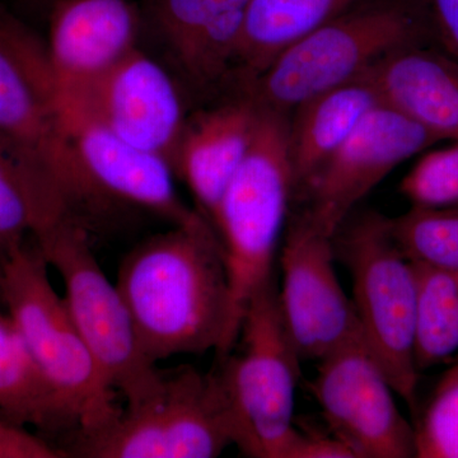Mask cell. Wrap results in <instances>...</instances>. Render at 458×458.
Listing matches in <instances>:
<instances>
[{
	"instance_id": "6da1fadb",
	"label": "cell",
	"mask_w": 458,
	"mask_h": 458,
	"mask_svg": "<svg viewBox=\"0 0 458 458\" xmlns=\"http://www.w3.org/2000/svg\"><path fill=\"white\" fill-rule=\"evenodd\" d=\"M117 291L153 363L222 352L229 327L225 252L212 223L172 225L123 256Z\"/></svg>"
},
{
	"instance_id": "7a4b0ae2",
	"label": "cell",
	"mask_w": 458,
	"mask_h": 458,
	"mask_svg": "<svg viewBox=\"0 0 458 458\" xmlns=\"http://www.w3.org/2000/svg\"><path fill=\"white\" fill-rule=\"evenodd\" d=\"M294 190L286 114L259 107L251 144L213 221L227 265L231 307L227 337L216 358L236 348L250 301L274 280V260Z\"/></svg>"
},
{
	"instance_id": "3957f363",
	"label": "cell",
	"mask_w": 458,
	"mask_h": 458,
	"mask_svg": "<svg viewBox=\"0 0 458 458\" xmlns=\"http://www.w3.org/2000/svg\"><path fill=\"white\" fill-rule=\"evenodd\" d=\"M49 267L35 238H27L0 260V302L73 419L72 441L106 429L123 408L54 288Z\"/></svg>"
},
{
	"instance_id": "277c9868",
	"label": "cell",
	"mask_w": 458,
	"mask_h": 458,
	"mask_svg": "<svg viewBox=\"0 0 458 458\" xmlns=\"http://www.w3.org/2000/svg\"><path fill=\"white\" fill-rule=\"evenodd\" d=\"M240 337V352L216 358L214 369L227 401L233 445L246 457L291 458L300 434L294 409L302 360L286 334L276 280L250 301Z\"/></svg>"
},
{
	"instance_id": "5b68a950",
	"label": "cell",
	"mask_w": 458,
	"mask_h": 458,
	"mask_svg": "<svg viewBox=\"0 0 458 458\" xmlns=\"http://www.w3.org/2000/svg\"><path fill=\"white\" fill-rule=\"evenodd\" d=\"M335 258L351 274L355 315L364 343L388 382L418 408V276L394 240L391 219L361 214L334 236Z\"/></svg>"
},
{
	"instance_id": "8992f818",
	"label": "cell",
	"mask_w": 458,
	"mask_h": 458,
	"mask_svg": "<svg viewBox=\"0 0 458 458\" xmlns=\"http://www.w3.org/2000/svg\"><path fill=\"white\" fill-rule=\"evenodd\" d=\"M32 237L62 278L75 327L125 409L155 399L164 387V370L144 354L122 294L90 247L89 229L65 216Z\"/></svg>"
},
{
	"instance_id": "52a82bcc",
	"label": "cell",
	"mask_w": 458,
	"mask_h": 458,
	"mask_svg": "<svg viewBox=\"0 0 458 458\" xmlns=\"http://www.w3.org/2000/svg\"><path fill=\"white\" fill-rule=\"evenodd\" d=\"M423 22L390 5L343 13L289 45L255 80L247 98L288 114L319 93L366 73L385 56L420 42Z\"/></svg>"
},
{
	"instance_id": "ba28073f",
	"label": "cell",
	"mask_w": 458,
	"mask_h": 458,
	"mask_svg": "<svg viewBox=\"0 0 458 458\" xmlns=\"http://www.w3.org/2000/svg\"><path fill=\"white\" fill-rule=\"evenodd\" d=\"M233 445L227 401L216 370H164V387L137 409L123 408L101 432L63 445L69 457L216 458Z\"/></svg>"
},
{
	"instance_id": "9c48e42d",
	"label": "cell",
	"mask_w": 458,
	"mask_h": 458,
	"mask_svg": "<svg viewBox=\"0 0 458 458\" xmlns=\"http://www.w3.org/2000/svg\"><path fill=\"white\" fill-rule=\"evenodd\" d=\"M0 138L50 174L74 216L92 213V195L57 107L47 44L2 7Z\"/></svg>"
},
{
	"instance_id": "30bf717a",
	"label": "cell",
	"mask_w": 458,
	"mask_h": 458,
	"mask_svg": "<svg viewBox=\"0 0 458 458\" xmlns=\"http://www.w3.org/2000/svg\"><path fill=\"white\" fill-rule=\"evenodd\" d=\"M334 237L304 214L291 223L280 255V313L302 361H318L363 340L352 300L334 267ZM364 342V340H363Z\"/></svg>"
},
{
	"instance_id": "8fae6325",
	"label": "cell",
	"mask_w": 458,
	"mask_h": 458,
	"mask_svg": "<svg viewBox=\"0 0 458 458\" xmlns=\"http://www.w3.org/2000/svg\"><path fill=\"white\" fill-rule=\"evenodd\" d=\"M311 391L328 430L355 458L417 456L414 427L363 340L318 360Z\"/></svg>"
},
{
	"instance_id": "7c38bea8",
	"label": "cell",
	"mask_w": 458,
	"mask_h": 458,
	"mask_svg": "<svg viewBox=\"0 0 458 458\" xmlns=\"http://www.w3.org/2000/svg\"><path fill=\"white\" fill-rule=\"evenodd\" d=\"M59 113L95 120L123 140L164 157L176 174L186 120L174 81L135 47L98 80L57 101Z\"/></svg>"
},
{
	"instance_id": "4fadbf2b",
	"label": "cell",
	"mask_w": 458,
	"mask_h": 458,
	"mask_svg": "<svg viewBox=\"0 0 458 458\" xmlns=\"http://www.w3.org/2000/svg\"><path fill=\"white\" fill-rule=\"evenodd\" d=\"M438 141L423 126L381 102L303 189L309 198L304 216L335 236L355 205L387 174Z\"/></svg>"
},
{
	"instance_id": "5bb4252c",
	"label": "cell",
	"mask_w": 458,
	"mask_h": 458,
	"mask_svg": "<svg viewBox=\"0 0 458 458\" xmlns=\"http://www.w3.org/2000/svg\"><path fill=\"white\" fill-rule=\"evenodd\" d=\"M60 116L96 213L120 204L153 214L171 225L208 221L183 203L174 188L176 174L164 157L132 146L84 114L65 111Z\"/></svg>"
},
{
	"instance_id": "9a60e30c",
	"label": "cell",
	"mask_w": 458,
	"mask_h": 458,
	"mask_svg": "<svg viewBox=\"0 0 458 458\" xmlns=\"http://www.w3.org/2000/svg\"><path fill=\"white\" fill-rule=\"evenodd\" d=\"M50 11L47 49L57 101L137 47L140 20L131 0H55Z\"/></svg>"
},
{
	"instance_id": "2e32d148",
	"label": "cell",
	"mask_w": 458,
	"mask_h": 458,
	"mask_svg": "<svg viewBox=\"0 0 458 458\" xmlns=\"http://www.w3.org/2000/svg\"><path fill=\"white\" fill-rule=\"evenodd\" d=\"M384 104L439 141L458 140V62L442 50L408 45L369 69Z\"/></svg>"
},
{
	"instance_id": "e0dca14e",
	"label": "cell",
	"mask_w": 458,
	"mask_h": 458,
	"mask_svg": "<svg viewBox=\"0 0 458 458\" xmlns=\"http://www.w3.org/2000/svg\"><path fill=\"white\" fill-rule=\"evenodd\" d=\"M258 114L259 107L245 98L186 123L176 174L188 183L200 213L212 225L223 194L251 144Z\"/></svg>"
},
{
	"instance_id": "ac0fdd59",
	"label": "cell",
	"mask_w": 458,
	"mask_h": 458,
	"mask_svg": "<svg viewBox=\"0 0 458 458\" xmlns=\"http://www.w3.org/2000/svg\"><path fill=\"white\" fill-rule=\"evenodd\" d=\"M250 0H156L157 25L190 80L207 86L234 66Z\"/></svg>"
},
{
	"instance_id": "d6986e66",
	"label": "cell",
	"mask_w": 458,
	"mask_h": 458,
	"mask_svg": "<svg viewBox=\"0 0 458 458\" xmlns=\"http://www.w3.org/2000/svg\"><path fill=\"white\" fill-rule=\"evenodd\" d=\"M369 69L351 82L319 93L293 110L289 150L295 190H302L336 152L360 120L381 104Z\"/></svg>"
},
{
	"instance_id": "ffe728a7",
	"label": "cell",
	"mask_w": 458,
	"mask_h": 458,
	"mask_svg": "<svg viewBox=\"0 0 458 458\" xmlns=\"http://www.w3.org/2000/svg\"><path fill=\"white\" fill-rule=\"evenodd\" d=\"M0 418L31 426L44 436L62 438L77 433L73 419L33 360L25 340L7 313L0 312Z\"/></svg>"
},
{
	"instance_id": "44dd1931",
	"label": "cell",
	"mask_w": 458,
	"mask_h": 458,
	"mask_svg": "<svg viewBox=\"0 0 458 458\" xmlns=\"http://www.w3.org/2000/svg\"><path fill=\"white\" fill-rule=\"evenodd\" d=\"M65 216L73 214L55 181L0 138V260Z\"/></svg>"
},
{
	"instance_id": "7402d4cb",
	"label": "cell",
	"mask_w": 458,
	"mask_h": 458,
	"mask_svg": "<svg viewBox=\"0 0 458 458\" xmlns=\"http://www.w3.org/2000/svg\"><path fill=\"white\" fill-rule=\"evenodd\" d=\"M357 0H250L234 66L251 82L280 51Z\"/></svg>"
},
{
	"instance_id": "603a6c76",
	"label": "cell",
	"mask_w": 458,
	"mask_h": 458,
	"mask_svg": "<svg viewBox=\"0 0 458 458\" xmlns=\"http://www.w3.org/2000/svg\"><path fill=\"white\" fill-rule=\"evenodd\" d=\"M415 265L419 372L438 366L458 352V270Z\"/></svg>"
},
{
	"instance_id": "cb8c5ba5",
	"label": "cell",
	"mask_w": 458,
	"mask_h": 458,
	"mask_svg": "<svg viewBox=\"0 0 458 458\" xmlns=\"http://www.w3.org/2000/svg\"><path fill=\"white\" fill-rule=\"evenodd\" d=\"M397 245L412 264L458 270L457 207H412L391 219Z\"/></svg>"
},
{
	"instance_id": "d4e9b609",
	"label": "cell",
	"mask_w": 458,
	"mask_h": 458,
	"mask_svg": "<svg viewBox=\"0 0 458 458\" xmlns=\"http://www.w3.org/2000/svg\"><path fill=\"white\" fill-rule=\"evenodd\" d=\"M418 458H458V363L443 375L414 427Z\"/></svg>"
},
{
	"instance_id": "484cf974",
	"label": "cell",
	"mask_w": 458,
	"mask_h": 458,
	"mask_svg": "<svg viewBox=\"0 0 458 458\" xmlns=\"http://www.w3.org/2000/svg\"><path fill=\"white\" fill-rule=\"evenodd\" d=\"M400 191L412 207H457L458 140L421 157L401 181Z\"/></svg>"
},
{
	"instance_id": "4316f807",
	"label": "cell",
	"mask_w": 458,
	"mask_h": 458,
	"mask_svg": "<svg viewBox=\"0 0 458 458\" xmlns=\"http://www.w3.org/2000/svg\"><path fill=\"white\" fill-rule=\"evenodd\" d=\"M0 458H69L55 443L0 418Z\"/></svg>"
},
{
	"instance_id": "83f0119b",
	"label": "cell",
	"mask_w": 458,
	"mask_h": 458,
	"mask_svg": "<svg viewBox=\"0 0 458 458\" xmlns=\"http://www.w3.org/2000/svg\"><path fill=\"white\" fill-rule=\"evenodd\" d=\"M424 8L441 50L458 62V0H424Z\"/></svg>"
},
{
	"instance_id": "f1b7e54d",
	"label": "cell",
	"mask_w": 458,
	"mask_h": 458,
	"mask_svg": "<svg viewBox=\"0 0 458 458\" xmlns=\"http://www.w3.org/2000/svg\"><path fill=\"white\" fill-rule=\"evenodd\" d=\"M291 458H355L333 434L300 429Z\"/></svg>"
},
{
	"instance_id": "f546056e",
	"label": "cell",
	"mask_w": 458,
	"mask_h": 458,
	"mask_svg": "<svg viewBox=\"0 0 458 458\" xmlns=\"http://www.w3.org/2000/svg\"><path fill=\"white\" fill-rule=\"evenodd\" d=\"M27 2L32 3V4L49 5L51 7L55 0H27Z\"/></svg>"
}]
</instances>
